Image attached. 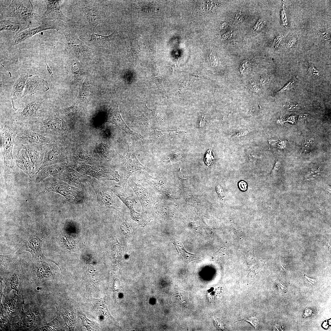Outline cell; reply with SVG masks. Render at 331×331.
Wrapping results in <instances>:
<instances>
[{
	"instance_id": "obj_23",
	"label": "cell",
	"mask_w": 331,
	"mask_h": 331,
	"mask_svg": "<svg viewBox=\"0 0 331 331\" xmlns=\"http://www.w3.org/2000/svg\"><path fill=\"white\" fill-rule=\"evenodd\" d=\"M31 75L28 73L22 74L15 82L11 93L12 100L22 97L27 80Z\"/></svg>"
},
{
	"instance_id": "obj_46",
	"label": "cell",
	"mask_w": 331,
	"mask_h": 331,
	"mask_svg": "<svg viewBox=\"0 0 331 331\" xmlns=\"http://www.w3.org/2000/svg\"><path fill=\"white\" fill-rule=\"evenodd\" d=\"M305 276L307 279L309 280V281H310V282H311L312 283V281H316L315 280H314V279H311L310 278H309L308 277H307L306 275Z\"/></svg>"
},
{
	"instance_id": "obj_17",
	"label": "cell",
	"mask_w": 331,
	"mask_h": 331,
	"mask_svg": "<svg viewBox=\"0 0 331 331\" xmlns=\"http://www.w3.org/2000/svg\"><path fill=\"white\" fill-rule=\"evenodd\" d=\"M49 89L48 83L46 80L38 76L31 75L27 80L22 97L39 92H46Z\"/></svg>"
},
{
	"instance_id": "obj_36",
	"label": "cell",
	"mask_w": 331,
	"mask_h": 331,
	"mask_svg": "<svg viewBox=\"0 0 331 331\" xmlns=\"http://www.w3.org/2000/svg\"><path fill=\"white\" fill-rule=\"evenodd\" d=\"M309 67L308 69L310 75L318 76L320 75L319 71L314 66L312 62H310Z\"/></svg>"
},
{
	"instance_id": "obj_40",
	"label": "cell",
	"mask_w": 331,
	"mask_h": 331,
	"mask_svg": "<svg viewBox=\"0 0 331 331\" xmlns=\"http://www.w3.org/2000/svg\"><path fill=\"white\" fill-rule=\"evenodd\" d=\"M249 133V131L247 130H244L243 131L239 132L238 133L236 134L234 136V137H242L244 136L247 135Z\"/></svg>"
},
{
	"instance_id": "obj_41",
	"label": "cell",
	"mask_w": 331,
	"mask_h": 331,
	"mask_svg": "<svg viewBox=\"0 0 331 331\" xmlns=\"http://www.w3.org/2000/svg\"><path fill=\"white\" fill-rule=\"evenodd\" d=\"M239 186L240 189L242 190L245 191L247 189V185L246 183L244 181H240L239 183Z\"/></svg>"
},
{
	"instance_id": "obj_27",
	"label": "cell",
	"mask_w": 331,
	"mask_h": 331,
	"mask_svg": "<svg viewBox=\"0 0 331 331\" xmlns=\"http://www.w3.org/2000/svg\"><path fill=\"white\" fill-rule=\"evenodd\" d=\"M67 67L70 71L75 74H80L83 69L80 63L74 59L69 58L67 61Z\"/></svg>"
},
{
	"instance_id": "obj_2",
	"label": "cell",
	"mask_w": 331,
	"mask_h": 331,
	"mask_svg": "<svg viewBox=\"0 0 331 331\" xmlns=\"http://www.w3.org/2000/svg\"><path fill=\"white\" fill-rule=\"evenodd\" d=\"M24 127L54 140L56 137L66 135L70 131L68 124L54 114H50L43 119Z\"/></svg>"
},
{
	"instance_id": "obj_8",
	"label": "cell",
	"mask_w": 331,
	"mask_h": 331,
	"mask_svg": "<svg viewBox=\"0 0 331 331\" xmlns=\"http://www.w3.org/2000/svg\"><path fill=\"white\" fill-rule=\"evenodd\" d=\"M64 22V21H62L50 20L43 17L38 26L27 29L19 33L16 34L12 40V45L14 46L20 44L43 31L49 29L60 30Z\"/></svg>"
},
{
	"instance_id": "obj_20",
	"label": "cell",
	"mask_w": 331,
	"mask_h": 331,
	"mask_svg": "<svg viewBox=\"0 0 331 331\" xmlns=\"http://www.w3.org/2000/svg\"><path fill=\"white\" fill-rule=\"evenodd\" d=\"M84 16L92 30L94 32L96 27L104 22L101 15L100 9L93 5H86L82 9Z\"/></svg>"
},
{
	"instance_id": "obj_1",
	"label": "cell",
	"mask_w": 331,
	"mask_h": 331,
	"mask_svg": "<svg viewBox=\"0 0 331 331\" xmlns=\"http://www.w3.org/2000/svg\"><path fill=\"white\" fill-rule=\"evenodd\" d=\"M19 126L14 122L6 121L1 124L0 148L4 161V176L7 189L12 186L14 170L13 149Z\"/></svg>"
},
{
	"instance_id": "obj_12",
	"label": "cell",
	"mask_w": 331,
	"mask_h": 331,
	"mask_svg": "<svg viewBox=\"0 0 331 331\" xmlns=\"http://www.w3.org/2000/svg\"><path fill=\"white\" fill-rule=\"evenodd\" d=\"M127 184L134 191L140 202L143 212L147 213L152 211L157 201L152 192L131 179L128 180Z\"/></svg>"
},
{
	"instance_id": "obj_31",
	"label": "cell",
	"mask_w": 331,
	"mask_h": 331,
	"mask_svg": "<svg viewBox=\"0 0 331 331\" xmlns=\"http://www.w3.org/2000/svg\"><path fill=\"white\" fill-rule=\"evenodd\" d=\"M79 108L77 105H74L65 108L64 112L65 115L68 118H71L77 115L78 112Z\"/></svg>"
},
{
	"instance_id": "obj_13",
	"label": "cell",
	"mask_w": 331,
	"mask_h": 331,
	"mask_svg": "<svg viewBox=\"0 0 331 331\" xmlns=\"http://www.w3.org/2000/svg\"><path fill=\"white\" fill-rule=\"evenodd\" d=\"M110 188L127 206L130 211L132 218L142 224L147 222L148 219L145 214L139 213L135 211L134 206L137 203V202L133 198L126 193L123 187L116 185L110 187Z\"/></svg>"
},
{
	"instance_id": "obj_45",
	"label": "cell",
	"mask_w": 331,
	"mask_h": 331,
	"mask_svg": "<svg viewBox=\"0 0 331 331\" xmlns=\"http://www.w3.org/2000/svg\"><path fill=\"white\" fill-rule=\"evenodd\" d=\"M46 65H47V68L48 70L49 73L51 75L52 77V75H53V74H52V72L50 68L49 67V66H48V65H47V63H46Z\"/></svg>"
},
{
	"instance_id": "obj_44",
	"label": "cell",
	"mask_w": 331,
	"mask_h": 331,
	"mask_svg": "<svg viewBox=\"0 0 331 331\" xmlns=\"http://www.w3.org/2000/svg\"><path fill=\"white\" fill-rule=\"evenodd\" d=\"M206 121V119L205 117L203 115L199 124L200 127H201L203 126L205 123Z\"/></svg>"
},
{
	"instance_id": "obj_26",
	"label": "cell",
	"mask_w": 331,
	"mask_h": 331,
	"mask_svg": "<svg viewBox=\"0 0 331 331\" xmlns=\"http://www.w3.org/2000/svg\"><path fill=\"white\" fill-rule=\"evenodd\" d=\"M175 245L185 262L189 263L192 261L199 259V256L200 255L192 254L188 252L186 250L182 244L180 242H177Z\"/></svg>"
},
{
	"instance_id": "obj_11",
	"label": "cell",
	"mask_w": 331,
	"mask_h": 331,
	"mask_svg": "<svg viewBox=\"0 0 331 331\" xmlns=\"http://www.w3.org/2000/svg\"><path fill=\"white\" fill-rule=\"evenodd\" d=\"M55 142V141L45 146L44 158L39 170L46 166L67 162L68 158L64 146Z\"/></svg>"
},
{
	"instance_id": "obj_19",
	"label": "cell",
	"mask_w": 331,
	"mask_h": 331,
	"mask_svg": "<svg viewBox=\"0 0 331 331\" xmlns=\"http://www.w3.org/2000/svg\"><path fill=\"white\" fill-rule=\"evenodd\" d=\"M67 163L55 164L43 167L35 175V181L39 183L49 177H56L61 174L67 166Z\"/></svg>"
},
{
	"instance_id": "obj_14",
	"label": "cell",
	"mask_w": 331,
	"mask_h": 331,
	"mask_svg": "<svg viewBox=\"0 0 331 331\" xmlns=\"http://www.w3.org/2000/svg\"><path fill=\"white\" fill-rule=\"evenodd\" d=\"M106 122L115 125L136 140H140L143 143L146 141L143 136L131 130L126 124L120 115L117 103L113 105L108 111Z\"/></svg>"
},
{
	"instance_id": "obj_34",
	"label": "cell",
	"mask_w": 331,
	"mask_h": 331,
	"mask_svg": "<svg viewBox=\"0 0 331 331\" xmlns=\"http://www.w3.org/2000/svg\"><path fill=\"white\" fill-rule=\"evenodd\" d=\"M251 69V63L250 62L247 60L243 61L241 64L240 70L242 74H245L249 73Z\"/></svg>"
},
{
	"instance_id": "obj_22",
	"label": "cell",
	"mask_w": 331,
	"mask_h": 331,
	"mask_svg": "<svg viewBox=\"0 0 331 331\" xmlns=\"http://www.w3.org/2000/svg\"><path fill=\"white\" fill-rule=\"evenodd\" d=\"M30 24L29 21H12L9 20H2L0 21V31H13L17 34L27 29Z\"/></svg>"
},
{
	"instance_id": "obj_3",
	"label": "cell",
	"mask_w": 331,
	"mask_h": 331,
	"mask_svg": "<svg viewBox=\"0 0 331 331\" xmlns=\"http://www.w3.org/2000/svg\"><path fill=\"white\" fill-rule=\"evenodd\" d=\"M48 179L45 183L42 193L56 192L75 204H80L85 200V196L83 190L72 186L54 177H50Z\"/></svg>"
},
{
	"instance_id": "obj_28",
	"label": "cell",
	"mask_w": 331,
	"mask_h": 331,
	"mask_svg": "<svg viewBox=\"0 0 331 331\" xmlns=\"http://www.w3.org/2000/svg\"><path fill=\"white\" fill-rule=\"evenodd\" d=\"M28 247L32 250L34 253L41 254V242L37 238H33L29 241Z\"/></svg>"
},
{
	"instance_id": "obj_24",
	"label": "cell",
	"mask_w": 331,
	"mask_h": 331,
	"mask_svg": "<svg viewBox=\"0 0 331 331\" xmlns=\"http://www.w3.org/2000/svg\"><path fill=\"white\" fill-rule=\"evenodd\" d=\"M180 131L176 130H153L149 133V139L154 142L165 140L172 138Z\"/></svg>"
},
{
	"instance_id": "obj_37",
	"label": "cell",
	"mask_w": 331,
	"mask_h": 331,
	"mask_svg": "<svg viewBox=\"0 0 331 331\" xmlns=\"http://www.w3.org/2000/svg\"><path fill=\"white\" fill-rule=\"evenodd\" d=\"M281 167V164L279 161L276 162L271 172V176L275 175L279 171Z\"/></svg>"
},
{
	"instance_id": "obj_43",
	"label": "cell",
	"mask_w": 331,
	"mask_h": 331,
	"mask_svg": "<svg viewBox=\"0 0 331 331\" xmlns=\"http://www.w3.org/2000/svg\"><path fill=\"white\" fill-rule=\"evenodd\" d=\"M251 90L254 92H256L258 90L259 88L256 83L254 82H253L250 86Z\"/></svg>"
},
{
	"instance_id": "obj_42",
	"label": "cell",
	"mask_w": 331,
	"mask_h": 331,
	"mask_svg": "<svg viewBox=\"0 0 331 331\" xmlns=\"http://www.w3.org/2000/svg\"><path fill=\"white\" fill-rule=\"evenodd\" d=\"M242 13L241 12L238 13L236 14L235 19V21L237 23L241 22L242 19Z\"/></svg>"
},
{
	"instance_id": "obj_39",
	"label": "cell",
	"mask_w": 331,
	"mask_h": 331,
	"mask_svg": "<svg viewBox=\"0 0 331 331\" xmlns=\"http://www.w3.org/2000/svg\"><path fill=\"white\" fill-rule=\"evenodd\" d=\"M18 284V281L17 278L14 277L12 280L11 282V287L13 289L17 288Z\"/></svg>"
},
{
	"instance_id": "obj_33",
	"label": "cell",
	"mask_w": 331,
	"mask_h": 331,
	"mask_svg": "<svg viewBox=\"0 0 331 331\" xmlns=\"http://www.w3.org/2000/svg\"><path fill=\"white\" fill-rule=\"evenodd\" d=\"M154 79L158 88L163 92L165 90L162 84V79L159 71H155L153 75Z\"/></svg>"
},
{
	"instance_id": "obj_9",
	"label": "cell",
	"mask_w": 331,
	"mask_h": 331,
	"mask_svg": "<svg viewBox=\"0 0 331 331\" xmlns=\"http://www.w3.org/2000/svg\"><path fill=\"white\" fill-rule=\"evenodd\" d=\"M9 17L18 18L24 21L30 22L34 20L40 21L43 18V17L34 13L32 9H28L21 1L18 0H13L9 6L1 13L0 20Z\"/></svg>"
},
{
	"instance_id": "obj_7",
	"label": "cell",
	"mask_w": 331,
	"mask_h": 331,
	"mask_svg": "<svg viewBox=\"0 0 331 331\" xmlns=\"http://www.w3.org/2000/svg\"><path fill=\"white\" fill-rule=\"evenodd\" d=\"M86 176L95 192L100 205L107 208L117 210L120 209L116 196L110 188L95 178Z\"/></svg>"
},
{
	"instance_id": "obj_18",
	"label": "cell",
	"mask_w": 331,
	"mask_h": 331,
	"mask_svg": "<svg viewBox=\"0 0 331 331\" xmlns=\"http://www.w3.org/2000/svg\"><path fill=\"white\" fill-rule=\"evenodd\" d=\"M59 0H45L47 9L43 14L44 18L50 20H59L67 22L70 20L63 13Z\"/></svg>"
},
{
	"instance_id": "obj_5",
	"label": "cell",
	"mask_w": 331,
	"mask_h": 331,
	"mask_svg": "<svg viewBox=\"0 0 331 331\" xmlns=\"http://www.w3.org/2000/svg\"><path fill=\"white\" fill-rule=\"evenodd\" d=\"M64 22L60 31L64 34L71 51L78 57L89 59L93 54L94 49L86 44L78 37L69 21Z\"/></svg>"
},
{
	"instance_id": "obj_25",
	"label": "cell",
	"mask_w": 331,
	"mask_h": 331,
	"mask_svg": "<svg viewBox=\"0 0 331 331\" xmlns=\"http://www.w3.org/2000/svg\"><path fill=\"white\" fill-rule=\"evenodd\" d=\"M115 31L107 36H104L94 32L90 35L89 41L97 47H105L107 44L111 41Z\"/></svg>"
},
{
	"instance_id": "obj_38",
	"label": "cell",
	"mask_w": 331,
	"mask_h": 331,
	"mask_svg": "<svg viewBox=\"0 0 331 331\" xmlns=\"http://www.w3.org/2000/svg\"><path fill=\"white\" fill-rule=\"evenodd\" d=\"M210 59L212 65L214 67L216 66L218 62L217 56L215 55H211L210 56Z\"/></svg>"
},
{
	"instance_id": "obj_21",
	"label": "cell",
	"mask_w": 331,
	"mask_h": 331,
	"mask_svg": "<svg viewBox=\"0 0 331 331\" xmlns=\"http://www.w3.org/2000/svg\"><path fill=\"white\" fill-rule=\"evenodd\" d=\"M16 162L17 165L30 177H33L32 164L27 150L22 147L18 151Z\"/></svg>"
},
{
	"instance_id": "obj_32",
	"label": "cell",
	"mask_w": 331,
	"mask_h": 331,
	"mask_svg": "<svg viewBox=\"0 0 331 331\" xmlns=\"http://www.w3.org/2000/svg\"><path fill=\"white\" fill-rule=\"evenodd\" d=\"M215 159V156L213 152L211 149L209 148L205 153L204 157V161L208 166L212 164L214 162Z\"/></svg>"
},
{
	"instance_id": "obj_30",
	"label": "cell",
	"mask_w": 331,
	"mask_h": 331,
	"mask_svg": "<svg viewBox=\"0 0 331 331\" xmlns=\"http://www.w3.org/2000/svg\"><path fill=\"white\" fill-rule=\"evenodd\" d=\"M78 317L81 319L82 322L84 326L88 330H95L96 329V327L94 322L88 319L86 317L80 314Z\"/></svg>"
},
{
	"instance_id": "obj_15",
	"label": "cell",
	"mask_w": 331,
	"mask_h": 331,
	"mask_svg": "<svg viewBox=\"0 0 331 331\" xmlns=\"http://www.w3.org/2000/svg\"><path fill=\"white\" fill-rule=\"evenodd\" d=\"M55 177L83 190L86 189L88 186L86 176L77 172L68 165L61 174Z\"/></svg>"
},
{
	"instance_id": "obj_16",
	"label": "cell",
	"mask_w": 331,
	"mask_h": 331,
	"mask_svg": "<svg viewBox=\"0 0 331 331\" xmlns=\"http://www.w3.org/2000/svg\"><path fill=\"white\" fill-rule=\"evenodd\" d=\"M27 151L30 158L33 177L39 171L42 165L45 150V146L25 145L21 146Z\"/></svg>"
},
{
	"instance_id": "obj_29",
	"label": "cell",
	"mask_w": 331,
	"mask_h": 331,
	"mask_svg": "<svg viewBox=\"0 0 331 331\" xmlns=\"http://www.w3.org/2000/svg\"><path fill=\"white\" fill-rule=\"evenodd\" d=\"M89 93V85L88 83L84 82L80 90L78 98L82 101H85Z\"/></svg>"
},
{
	"instance_id": "obj_35",
	"label": "cell",
	"mask_w": 331,
	"mask_h": 331,
	"mask_svg": "<svg viewBox=\"0 0 331 331\" xmlns=\"http://www.w3.org/2000/svg\"><path fill=\"white\" fill-rule=\"evenodd\" d=\"M244 320L250 323L255 327V329H256L259 326L258 320L255 317H251L245 318Z\"/></svg>"
},
{
	"instance_id": "obj_10",
	"label": "cell",
	"mask_w": 331,
	"mask_h": 331,
	"mask_svg": "<svg viewBox=\"0 0 331 331\" xmlns=\"http://www.w3.org/2000/svg\"><path fill=\"white\" fill-rule=\"evenodd\" d=\"M16 136L14 144L21 146L25 145L46 146L55 141L54 139L27 127L19 126Z\"/></svg>"
},
{
	"instance_id": "obj_6",
	"label": "cell",
	"mask_w": 331,
	"mask_h": 331,
	"mask_svg": "<svg viewBox=\"0 0 331 331\" xmlns=\"http://www.w3.org/2000/svg\"><path fill=\"white\" fill-rule=\"evenodd\" d=\"M127 150L125 156L119 154L121 165L124 171L123 181V188H126L129 178L134 172L137 171H145L151 173L152 171L143 165L138 160L135 155L133 145L129 142L127 143Z\"/></svg>"
},
{
	"instance_id": "obj_4",
	"label": "cell",
	"mask_w": 331,
	"mask_h": 331,
	"mask_svg": "<svg viewBox=\"0 0 331 331\" xmlns=\"http://www.w3.org/2000/svg\"><path fill=\"white\" fill-rule=\"evenodd\" d=\"M69 166L80 173L93 177L98 180H111L119 181L120 176L117 171H113L101 166H91L86 163L75 162L68 159Z\"/></svg>"
}]
</instances>
